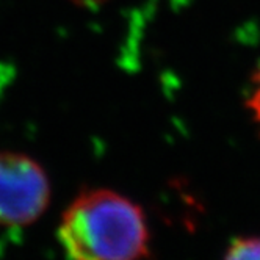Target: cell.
Listing matches in <instances>:
<instances>
[{
  "mask_svg": "<svg viewBox=\"0 0 260 260\" xmlns=\"http://www.w3.org/2000/svg\"><path fill=\"white\" fill-rule=\"evenodd\" d=\"M226 258H260V237H237L234 238L226 252Z\"/></svg>",
  "mask_w": 260,
  "mask_h": 260,
  "instance_id": "cell-3",
  "label": "cell"
},
{
  "mask_svg": "<svg viewBox=\"0 0 260 260\" xmlns=\"http://www.w3.org/2000/svg\"><path fill=\"white\" fill-rule=\"evenodd\" d=\"M50 199V179L38 160L24 152L0 151V226H31L46 213Z\"/></svg>",
  "mask_w": 260,
  "mask_h": 260,
  "instance_id": "cell-2",
  "label": "cell"
},
{
  "mask_svg": "<svg viewBox=\"0 0 260 260\" xmlns=\"http://www.w3.org/2000/svg\"><path fill=\"white\" fill-rule=\"evenodd\" d=\"M57 238L77 260H130L151 255V231L135 201L110 188H82L64 209Z\"/></svg>",
  "mask_w": 260,
  "mask_h": 260,
  "instance_id": "cell-1",
  "label": "cell"
},
{
  "mask_svg": "<svg viewBox=\"0 0 260 260\" xmlns=\"http://www.w3.org/2000/svg\"><path fill=\"white\" fill-rule=\"evenodd\" d=\"M245 107L249 111L255 125L258 127V134H260V66L252 76V91L249 92Z\"/></svg>",
  "mask_w": 260,
  "mask_h": 260,
  "instance_id": "cell-4",
  "label": "cell"
}]
</instances>
